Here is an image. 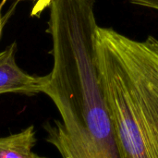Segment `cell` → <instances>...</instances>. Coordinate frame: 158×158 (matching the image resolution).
<instances>
[{
    "label": "cell",
    "mask_w": 158,
    "mask_h": 158,
    "mask_svg": "<svg viewBox=\"0 0 158 158\" xmlns=\"http://www.w3.org/2000/svg\"><path fill=\"white\" fill-rule=\"evenodd\" d=\"M53 67L42 93L62 121L44 126L62 158H120L96 60L95 0H44Z\"/></svg>",
    "instance_id": "6da1fadb"
},
{
    "label": "cell",
    "mask_w": 158,
    "mask_h": 158,
    "mask_svg": "<svg viewBox=\"0 0 158 158\" xmlns=\"http://www.w3.org/2000/svg\"><path fill=\"white\" fill-rule=\"evenodd\" d=\"M95 47L120 158H158V39L98 26Z\"/></svg>",
    "instance_id": "7a4b0ae2"
},
{
    "label": "cell",
    "mask_w": 158,
    "mask_h": 158,
    "mask_svg": "<svg viewBox=\"0 0 158 158\" xmlns=\"http://www.w3.org/2000/svg\"><path fill=\"white\" fill-rule=\"evenodd\" d=\"M16 42L0 50V94H19L28 96L42 93L43 76L25 72L16 61Z\"/></svg>",
    "instance_id": "3957f363"
},
{
    "label": "cell",
    "mask_w": 158,
    "mask_h": 158,
    "mask_svg": "<svg viewBox=\"0 0 158 158\" xmlns=\"http://www.w3.org/2000/svg\"><path fill=\"white\" fill-rule=\"evenodd\" d=\"M36 144L35 130L30 126L20 132L0 137V158H44L32 152Z\"/></svg>",
    "instance_id": "277c9868"
},
{
    "label": "cell",
    "mask_w": 158,
    "mask_h": 158,
    "mask_svg": "<svg viewBox=\"0 0 158 158\" xmlns=\"http://www.w3.org/2000/svg\"><path fill=\"white\" fill-rule=\"evenodd\" d=\"M131 4L158 11V0H129Z\"/></svg>",
    "instance_id": "5b68a950"
},
{
    "label": "cell",
    "mask_w": 158,
    "mask_h": 158,
    "mask_svg": "<svg viewBox=\"0 0 158 158\" xmlns=\"http://www.w3.org/2000/svg\"><path fill=\"white\" fill-rule=\"evenodd\" d=\"M7 0H2L0 2V37H1V33H2V30H3V27H4V24L6 23L5 21L7 19L6 17L5 18H2V9H3V6L5 5V3L6 2Z\"/></svg>",
    "instance_id": "8992f818"
}]
</instances>
